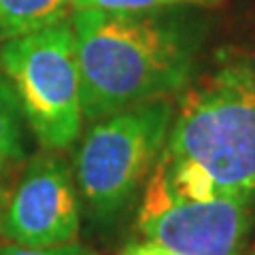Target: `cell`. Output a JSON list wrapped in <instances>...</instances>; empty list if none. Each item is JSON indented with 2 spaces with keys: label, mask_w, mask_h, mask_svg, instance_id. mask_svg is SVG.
I'll return each mask as SVG.
<instances>
[{
  "label": "cell",
  "mask_w": 255,
  "mask_h": 255,
  "mask_svg": "<svg viewBox=\"0 0 255 255\" xmlns=\"http://www.w3.org/2000/svg\"><path fill=\"white\" fill-rule=\"evenodd\" d=\"M83 117L162 100L187 83L194 49L179 26L149 13L73 9Z\"/></svg>",
  "instance_id": "1"
},
{
  "label": "cell",
  "mask_w": 255,
  "mask_h": 255,
  "mask_svg": "<svg viewBox=\"0 0 255 255\" xmlns=\"http://www.w3.org/2000/svg\"><path fill=\"white\" fill-rule=\"evenodd\" d=\"M164 155L217 194L255 198V60L226 64L183 96Z\"/></svg>",
  "instance_id": "2"
},
{
  "label": "cell",
  "mask_w": 255,
  "mask_h": 255,
  "mask_svg": "<svg viewBox=\"0 0 255 255\" xmlns=\"http://www.w3.org/2000/svg\"><path fill=\"white\" fill-rule=\"evenodd\" d=\"M0 68L41 145H73L81 134L83 107L70 17L0 45Z\"/></svg>",
  "instance_id": "3"
},
{
  "label": "cell",
  "mask_w": 255,
  "mask_h": 255,
  "mask_svg": "<svg viewBox=\"0 0 255 255\" xmlns=\"http://www.w3.org/2000/svg\"><path fill=\"white\" fill-rule=\"evenodd\" d=\"M172 109L166 100L119 111L96 124L77 153V183L90 211L109 219L126 209L162 153Z\"/></svg>",
  "instance_id": "4"
},
{
  "label": "cell",
  "mask_w": 255,
  "mask_h": 255,
  "mask_svg": "<svg viewBox=\"0 0 255 255\" xmlns=\"http://www.w3.org/2000/svg\"><path fill=\"white\" fill-rule=\"evenodd\" d=\"M251 200L219 194L181 198L153 168L140 204L138 226L147 243L172 255H238L251 228Z\"/></svg>",
  "instance_id": "5"
},
{
  "label": "cell",
  "mask_w": 255,
  "mask_h": 255,
  "mask_svg": "<svg viewBox=\"0 0 255 255\" xmlns=\"http://www.w3.org/2000/svg\"><path fill=\"white\" fill-rule=\"evenodd\" d=\"M79 226V198L68 168L53 155L34 157L4 206L2 234L15 245L43 249L75 243Z\"/></svg>",
  "instance_id": "6"
},
{
  "label": "cell",
  "mask_w": 255,
  "mask_h": 255,
  "mask_svg": "<svg viewBox=\"0 0 255 255\" xmlns=\"http://www.w3.org/2000/svg\"><path fill=\"white\" fill-rule=\"evenodd\" d=\"M73 0H0V45L68 19Z\"/></svg>",
  "instance_id": "7"
},
{
  "label": "cell",
  "mask_w": 255,
  "mask_h": 255,
  "mask_svg": "<svg viewBox=\"0 0 255 255\" xmlns=\"http://www.w3.org/2000/svg\"><path fill=\"white\" fill-rule=\"evenodd\" d=\"M23 136L19 126V102L13 87L0 79V172L21 159Z\"/></svg>",
  "instance_id": "8"
},
{
  "label": "cell",
  "mask_w": 255,
  "mask_h": 255,
  "mask_svg": "<svg viewBox=\"0 0 255 255\" xmlns=\"http://www.w3.org/2000/svg\"><path fill=\"white\" fill-rule=\"evenodd\" d=\"M219 0H73V9H105L126 13H151L177 4H215Z\"/></svg>",
  "instance_id": "9"
},
{
  "label": "cell",
  "mask_w": 255,
  "mask_h": 255,
  "mask_svg": "<svg viewBox=\"0 0 255 255\" xmlns=\"http://www.w3.org/2000/svg\"><path fill=\"white\" fill-rule=\"evenodd\" d=\"M0 255H94V251L77 243L43 247V249H32V247H21V245H6V247H0Z\"/></svg>",
  "instance_id": "10"
},
{
  "label": "cell",
  "mask_w": 255,
  "mask_h": 255,
  "mask_svg": "<svg viewBox=\"0 0 255 255\" xmlns=\"http://www.w3.org/2000/svg\"><path fill=\"white\" fill-rule=\"evenodd\" d=\"M132 253L134 255H172L162 247H157L153 243H145V245H132Z\"/></svg>",
  "instance_id": "11"
},
{
  "label": "cell",
  "mask_w": 255,
  "mask_h": 255,
  "mask_svg": "<svg viewBox=\"0 0 255 255\" xmlns=\"http://www.w3.org/2000/svg\"><path fill=\"white\" fill-rule=\"evenodd\" d=\"M4 206H6V202H4V194H2V189H0V230H2V215H4Z\"/></svg>",
  "instance_id": "12"
},
{
  "label": "cell",
  "mask_w": 255,
  "mask_h": 255,
  "mask_svg": "<svg viewBox=\"0 0 255 255\" xmlns=\"http://www.w3.org/2000/svg\"><path fill=\"white\" fill-rule=\"evenodd\" d=\"M122 255H134V253H132V247H128V249H126Z\"/></svg>",
  "instance_id": "13"
}]
</instances>
